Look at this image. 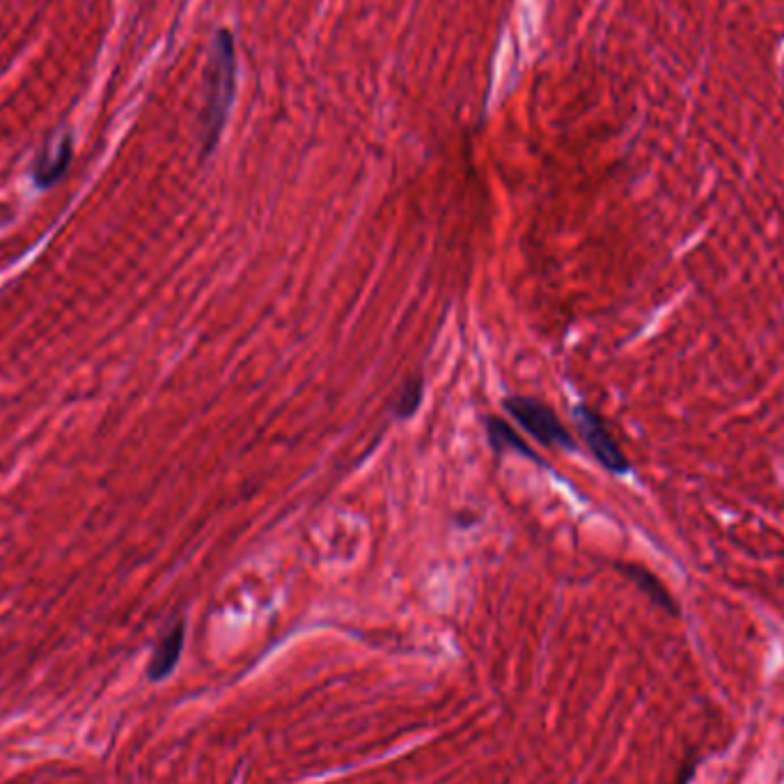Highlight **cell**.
Instances as JSON below:
<instances>
[{
	"label": "cell",
	"instance_id": "cell-2",
	"mask_svg": "<svg viewBox=\"0 0 784 784\" xmlns=\"http://www.w3.org/2000/svg\"><path fill=\"white\" fill-rule=\"evenodd\" d=\"M505 409L514 415V420L525 427L528 434L537 438L539 443L548 445V448H574V438L562 425L558 415H555L544 402L532 397H507Z\"/></svg>",
	"mask_w": 784,
	"mask_h": 784
},
{
	"label": "cell",
	"instance_id": "cell-8",
	"mask_svg": "<svg viewBox=\"0 0 784 784\" xmlns=\"http://www.w3.org/2000/svg\"><path fill=\"white\" fill-rule=\"evenodd\" d=\"M420 402H422V379H411L397 399V415L399 418H409V415H413L415 409H418Z\"/></svg>",
	"mask_w": 784,
	"mask_h": 784
},
{
	"label": "cell",
	"instance_id": "cell-1",
	"mask_svg": "<svg viewBox=\"0 0 784 784\" xmlns=\"http://www.w3.org/2000/svg\"><path fill=\"white\" fill-rule=\"evenodd\" d=\"M234 88H237V51L227 30H218L211 42L207 67V101L202 113V150L205 156L214 150L221 138L227 115H230Z\"/></svg>",
	"mask_w": 784,
	"mask_h": 784
},
{
	"label": "cell",
	"instance_id": "cell-6",
	"mask_svg": "<svg viewBox=\"0 0 784 784\" xmlns=\"http://www.w3.org/2000/svg\"><path fill=\"white\" fill-rule=\"evenodd\" d=\"M619 569H622L624 574H626V578H631L633 583L638 585L640 590L645 592L647 597L656 603V606H661L663 610H668L670 615H679V606H677V603H674V599L670 597V592L665 590L661 580H658L654 574H649L647 569L638 567V564H622V567H619Z\"/></svg>",
	"mask_w": 784,
	"mask_h": 784
},
{
	"label": "cell",
	"instance_id": "cell-7",
	"mask_svg": "<svg viewBox=\"0 0 784 784\" xmlns=\"http://www.w3.org/2000/svg\"><path fill=\"white\" fill-rule=\"evenodd\" d=\"M486 431H489V441L496 450H514L519 454H525V457H530V459H537V454L532 452L528 445H525L523 438L516 434L512 427L505 425L503 420L489 418L486 420Z\"/></svg>",
	"mask_w": 784,
	"mask_h": 784
},
{
	"label": "cell",
	"instance_id": "cell-5",
	"mask_svg": "<svg viewBox=\"0 0 784 784\" xmlns=\"http://www.w3.org/2000/svg\"><path fill=\"white\" fill-rule=\"evenodd\" d=\"M182 647H184V624H175L166 635H163L161 642L154 649L150 668H147V674H150L152 681L166 679L168 674L175 670L179 656H182Z\"/></svg>",
	"mask_w": 784,
	"mask_h": 784
},
{
	"label": "cell",
	"instance_id": "cell-4",
	"mask_svg": "<svg viewBox=\"0 0 784 784\" xmlns=\"http://www.w3.org/2000/svg\"><path fill=\"white\" fill-rule=\"evenodd\" d=\"M69 161H72V136H69L67 131H62L58 136H53L49 143L44 145V150L39 152L33 168L35 184L39 188H49L56 184L67 172Z\"/></svg>",
	"mask_w": 784,
	"mask_h": 784
},
{
	"label": "cell",
	"instance_id": "cell-3",
	"mask_svg": "<svg viewBox=\"0 0 784 784\" xmlns=\"http://www.w3.org/2000/svg\"><path fill=\"white\" fill-rule=\"evenodd\" d=\"M574 420L580 436L585 438V443L590 445L592 454L601 461L603 468L613 470V473H626L629 470V461H626L622 450L617 448V443L613 441V436H610L608 427L603 425L597 411L587 409V406H576Z\"/></svg>",
	"mask_w": 784,
	"mask_h": 784
}]
</instances>
